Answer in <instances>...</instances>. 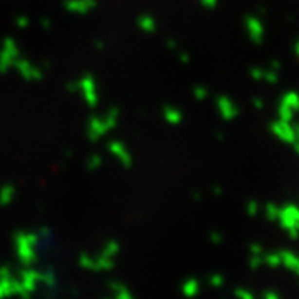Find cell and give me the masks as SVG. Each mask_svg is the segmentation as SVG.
Here are the masks:
<instances>
[{
	"instance_id": "1",
	"label": "cell",
	"mask_w": 299,
	"mask_h": 299,
	"mask_svg": "<svg viewBox=\"0 0 299 299\" xmlns=\"http://www.w3.org/2000/svg\"><path fill=\"white\" fill-rule=\"evenodd\" d=\"M54 234L48 228H42L38 231H17L12 236L15 246V254L23 266H30L38 260V256L45 249L42 246H48L52 243Z\"/></svg>"
},
{
	"instance_id": "2",
	"label": "cell",
	"mask_w": 299,
	"mask_h": 299,
	"mask_svg": "<svg viewBox=\"0 0 299 299\" xmlns=\"http://www.w3.org/2000/svg\"><path fill=\"white\" fill-rule=\"evenodd\" d=\"M118 116H120V110L116 107H112L110 110L102 116H98V115L90 116V118H88V127H87L88 140L95 143V141H98L100 138H103V136L116 125Z\"/></svg>"
},
{
	"instance_id": "3",
	"label": "cell",
	"mask_w": 299,
	"mask_h": 299,
	"mask_svg": "<svg viewBox=\"0 0 299 299\" xmlns=\"http://www.w3.org/2000/svg\"><path fill=\"white\" fill-rule=\"evenodd\" d=\"M23 296V298H28L30 294L27 293L25 288L22 286V282L17 278H14L12 274V269L9 266H2L0 268V298L3 296Z\"/></svg>"
},
{
	"instance_id": "4",
	"label": "cell",
	"mask_w": 299,
	"mask_h": 299,
	"mask_svg": "<svg viewBox=\"0 0 299 299\" xmlns=\"http://www.w3.org/2000/svg\"><path fill=\"white\" fill-rule=\"evenodd\" d=\"M78 264L85 269H90V271L100 273V271H108L113 268L115 264V258L108 256L107 253L102 251L98 256H90L87 253H82L78 256Z\"/></svg>"
},
{
	"instance_id": "5",
	"label": "cell",
	"mask_w": 299,
	"mask_h": 299,
	"mask_svg": "<svg viewBox=\"0 0 299 299\" xmlns=\"http://www.w3.org/2000/svg\"><path fill=\"white\" fill-rule=\"evenodd\" d=\"M20 56L17 42L12 37H5L2 42V50H0V74H7L14 67L15 60Z\"/></svg>"
},
{
	"instance_id": "6",
	"label": "cell",
	"mask_w": 299,
	"mask_h": 299,
	"mask_svg": "<svg viewBox=\"0 0 299 299\" xmlns=\"http://www.w3.org/2000/svg\"><path fill=\"white\" fill-rule=\"evenodd\" d=\"M78 92L83 95L85 102L88 107L95 108L98 105V93H96V83L92 74H85L78 80Z\"/></svg>"
},
{
	"instance_id": "7",
	"label": "cell",
	"mask_w": 299,
	"mask_h": 299,
	"mask_svg": "<svg viewBox=\"0 0 299 299\" xmlns=\"http://www.w3.org/2000/svg\"><path fill=\"white\" fill-rule=\"evenodd\" d=\"M14 67L17 68V72L22 75V78L28 80V82H38V80L43 78V70H42V68H37L34 63L30 62V60L22 58V56H19V58L15 60Z\"/></svg>"
},
{
	"instance_id": "8",
	"label": "cell",
	"mask_w": 299,
	"mask_h": 299,
	"mask_svg": "<svg viewBox=\"0 0 299 299\" xmlns=\"http://www.w3.org/2000/svg\"><path fill=\"white\" fill-rule=\"evenodd\" d=\"M20 282L28 294H34L40 284H43V271L35 269H23L20 271Z\"/></svg>"
},
{
	"instance_id": "9",
	"label": "cell",
	"mask_w": 299,
	"mask_h": 299,
	"mask_svg": "<svg viewBox=\"0 0 299 299\" xmlns=\"http://www.w3.org/2000/svg\"><path fill=\"white\" fill-rule=\"evenodd\" d=\"M96 5V0H63V9L74 14H88L90 10H95Z\"/></svg>"
},
{
	"instance_id": "10",
	"label": "cell",
	"mask_w": 299,
	"mask_h": 299,
	"mask_svg": "<svg viewBox=\"0 0 299 299\" xmlns=\"http://www.w3.org/2000/svg\"><path fill=\"white\" fill-rule=\"evenodd\" d=\"M107 147H108V150H110V153L113 156H116V158L122 161L125 168L131 167V156H130V153H128V150L125 148V145L122 143V141L112 140V141H108Z\"/></svg>"
},
{
	"instance_id": "11",
	"label": "cell",
	"mask_w": 299,
	"mask_h": 299,
	"mask_svg": "<svg viewBox=\"0 0 299 299\" xmlns=\"http://www.w3.org/2000/svg\"><path fill=\"white\" fill-rule=\"evenodd\" d=\"M15 198V187L12 183H5L0 187V206H9Z\"/></svg>"
},
{
	"instance_id": "12",
	"label": "cell",
	"mask_w": 299,
	"mask_h": 299,
	"mask_svg": "<svg viewBox=\"0 0 299 299\" xmlns=\"http://www.w3.org/2000/svg\"><path fill=\"white\" fill-rule=\"evenodd\" d=\"M108 286H110V289L113 291V296H116V298H130L131 296L130 291L125 288L123 284H120V282L112 281V282H108Z\"/></svg>"
},
{
	"instance_id": "13",
	"label": "cell",
	"mask_w": 299,
	"mask_h": 299,
	"mask_svg": "<svg viewBox=\"0 0 299 299\" xmlns=\"http://www.w3.org/2000/svg\"><path fill=\"white\" fill-rule=\"evenodd\" d=\"M103 165V158L98 155V153H93V155L88 156L87 160V168L90 169V171H93V169H98L100 167Z\"/></svg>"
},
{
	"instance_id": "14",
	"label": "cell",
	"mask_w": 299,
	"mask_h": 299,
	"mask_svg": "<svg viewBox=\"0 0 299 299\" xmlns=\"http://www.w3.org/2000/svg\"><path fill=\"white\" fill-rule=\"evenodd\" d=\"M138 25L143 28V30H147V32H153V30H155V25H153V22H151V19H150V17H141L138 20Z\"/></svg>"
},
{
	"instance_id": "15",
	"label": "cell",
	"mask_w": 299,
	"mask_h": 299,
	"mask_svg": "<svg viewBox=\"0 0 299 299\" xmlns=\"http://www.w3.org/2000/svg\"><path fill=\"white\" fill-rule=\"evenodd\" d=\"M14 23L19 28H25V27L30 25V20H28V17H25V15H19V17L14 20Z\"/></svg>"
},
{
	"instance_id": "16",
	"label": "cell",
	"mask_w": 299,
	"mask_h": 299,
	"mask_svg": "<svg viewBox=\"0 0 299 299\" xmlns=\"http://www.w3.org/2000/svg\"><path fill=\"white\" fill-rule=\"evenodd\" d=\"M65 88L68 92H78V82H68L65 85Z\"/></svg>"
},
{
	"instance_id": "17",
	"label": "cell",
	"mask_w": 299,
	"mask_h": 299,
	"mask_svg": "<svg viewBox=\"0 0 299 299\" xmlns=\"http://www.w3.org/2000/svg\"><path fill=\"white\" fill-rule=\"evenodd\" d=\"M40 25H42L43 28H45V30H50V27H52V22L48 19H42L40 20Z\"/></svg>"
},
{
	"instance_id": "18",
	"label": "cell",
	"mask_w": 299,
	"mask_h": 299,
	"mask_svg": "<svg viewBox=\"0 0 299 299\" xmlns=\"http://www.w3.org/2000/svg\"><path fill=\"white\" fill-rule=\"evenodd\" d=\"M93 45H95L96 50H98V52H102L103 48H105V42H103V40H95V42H93Z\"/></svg>"
}]
</instances>
